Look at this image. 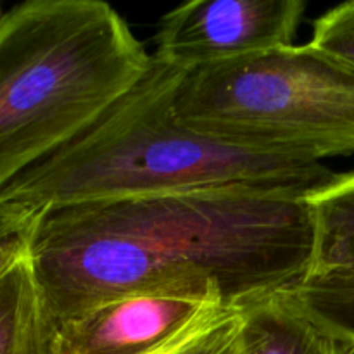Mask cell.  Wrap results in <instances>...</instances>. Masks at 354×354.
<instances>
[{
  "mask_svg": "<svg viewBox=\"0 0 354 354\" xmlns=\"http://www.w3.org/2000/svg\"><path fill=\"white\" fill-rule=\"evenodd\" d=\"M304 197L196 192L40 211L30 259L48 330L97 304L176 296L225 310L292 289L310 272Z\"/></svg>",
  "mask_w": 354,
  "mask_h": 354,
  "instance_id": "obj_1",
  "label": "cell"
},
{
  "mask_svg": "<svg viewBox=\"0 0 354 354\" xmlns=\"http://www.w3.org/2000/svg\"><path fill=\"white\" fill-rule=\"evenodd\" d=\"M185 69L152 55L147 73L92 127L0 190V206L47 211L196 192L306 197L337 173L194 130L175 109Z\"/></svg>",
  "mask_w": 354,
  "mask_h": 354,
  "instance_id": "obj_2",
  "label": "cell"
},
{
  "mask_svg": "<svg viewBox=\"0 0 354 354\" xmlns=\"http://www.w3.org/2000/svg\"><path fill=\"white\" fill-rule=\"evenodd\" d=\"M99 0H28L0 14V190L92 127L151 66Z\"/></svg>",
  "mask_w": 354,
  "mask_h": 354,
  "instance_id": "obj_3",
  "label": "cell"
},
{
  "mask_svg": "<svg viewBox=\"0 0 354 354\" xmlns=\"http://www.w3.org/2000/svg\"><path fill=\"white\" fill-rule=\"evenodd\" d=\"M175 109L194 130L263 154H354V66L313 44L185 71Z\"/></svg>",
  "mask_w": 354,
  "mask_h": 354,
  "instance_id": "obj_4",
  "label": "cell"
},
{
  "mask_svg": "<svg viewBox=\"0 0 354 354\" xmlns=\"http://www.w3.org/2000/svg\"><path fill=\"white\" fill-rule=\"evenodd\" d=\"M304 0H194L165 14L154 57L185 71L292 45Z\"/></svg>",
  "mask_w": 354,
  "mask_h": 354,
  "instance_id": "obj_5",
  "label": "cell"
},
{
  "mask_svg": "<svg viewBox=\"0 0 354 354\" xmlns=\"http://www.w3.org/2000/svg\"><path fill=\"white\" fill-rule=\"evenodd\" d=\"M232 310L176 296H130L97 304L48 330V354H156ZM237 311V310H235Z\"/></svg>",
  "mask_w": 354,
  "mask_h": 354,
  "instance_id": "obj_6",
  "label": "cell"
},
{
  "mask_svg": "<svg viewBox=\"0 0 354 354\" xmlns=\"http://www.w3.org/2000/svg\"><path fill=\"white\" fill-rule=\"evenodd\" d=\"M349 348L311 320L289 289L239 310L237 354H349Z\"/></svg>",
  "mask_w": 354,
  "mask_h": 354,
  "instance_id": "obj_7",
  "label": "cell"
},
{
  "mask_svg": "<svg viewBox=\"0 0 354 354\" xmlns=\"http://www.w3.org/2000/svg\"><path fill=\"white\" fill-rule=\"evenodd\" d=\"M304 201L313 221V256L308 273L354 268V173H337Z\"/></svg>",
  "mask_w": 354,
  "mask_h": 354,
  "instance_id": "obj_8",
  "label": "cell"
},
{
  "mask_svg": "<svg viewBox=\"0 0 354 354\" xmlns=\"http://www.w3.org/2000/svg\"><path fill=\"white\" fill-rule=\"evenodd\" d=\"M48 325L30 259L0 277V354H48Z\"/></svg>",
  "mask_w": 354,
  "mask_h": 354,
  "instance_id": "obj_9",
  "label": "cell"
},
{
  "mask_svg": "<svg viewBox=\"0 0 354 354\" xmlns=\"http://www.w3.org/2000/svg\"><path fill=\"white\" fill-rule=\"evenodd\" d=\"M289 292L311 320L354 346V268L308 273Z\"/></svg>",
  "mask_w": 354,
  "mask_h": 354,
  "instance_id": "obj_10",
  "label": "cell"
},
{
  "mask_svg": "<svg viewBox=\"0 0 354 354\" xmlns=\"http://www.w3.org/2000/svg\"><path fill=\"white\" fill-rule=\"evenodd\" d=\"M310 44L354 66V0L318 17Z\"/></svg>",
  "mask_w": 354,
  "mask_h": 354,
  "instance_id": "obj_11",
  "label": "cell"
},
{
  "mask_svg": "<svg viewBox=\"0 0 354 354\" xmlns=\"http://www.w3.org/2000/svg\"><path fill=\"white\" fill-rule=\"evenodd\" d=\"M38 211L0 206V277L28 256Z\"/></svg>",
  "mask_w": 354,
  "mask_h": 354,
  "instance_id": "obj_12",
  "label": "cell"
},
{
  "mask_svg": "<svg viewBox=\"0 0 354 354\" xmlns=\"http://www.w3.org/2000/svg\"><path fill=\"white\" fill-rule=\"evenodd\" d=\"M239 310L228 311L183 341L169 354H237Z\"/></svg>",
  "mask_w": 354,
  "mask_h": 354,
  "instance_id": "obj_13",
  "label": "cell"
},
{
  "mask_svg": "<svg viewBox=\"0 0 354 354\" xmlns=\"http://www.w3.org/2000/svg\"><path fill=\"white\" fill-rule=\"evenodd\" d=\"M207 325H209V324H207ZM203 328H204V327H203ZM190 337H192V335H190ZM187 339H189V337H187ZM187 339H185V341H187ZM182 342H183V341H182ZM182 342H178V344L171 346V348L165 349V351H161V353H156V354H169V353H171V351H173V349H175V348H178V346H180V344H182Z\"/></svg>",
  "mask_w": 354,
  "mask_h": 354,
  "instance_id": "obj_14",
  "label": "cell"
},
{
  "mask_svg": "<svg viewBox=\"0 0 354 354\" xmlns=\"http://www.w3.org/2000/svg\"><path fill=\"white\" fill-rule=\"evenodd\" d=\"M349 354H354V346H351V348H349Z\"/></svg>",
  "mask_w": 354,
  "mask_h": 354,
  "instance_id": "obj_15",
  "label": "cell"
},
{
  "mask_svg": "<svg viewBox=\"0 0 354 354\" xmlns=\"http://www.w3.org/2000/svg\"><path fill=\"white\" fill-rule=\"evenodd\" d=\"M0 14H2V12H0Z\"/></svg>",
  "mask_w": 354,
  "mask_h": 354,
  "instance_id": "obj_16",
  "label": "cell"
}]
</instances>
